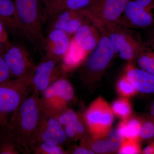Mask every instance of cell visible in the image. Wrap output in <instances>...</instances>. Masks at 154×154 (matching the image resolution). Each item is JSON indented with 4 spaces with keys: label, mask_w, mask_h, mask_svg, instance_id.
Wrapping results in <instances>:
<instances>
[{
    "label": "cell",
    "mask_w": 154,
    "mask_h": 154,
    "mask_svg": "<svg viewBox=\"0 0 154 154\" xmlns=\"http://www.w3.org/2000/svg\"><path fill=\"white\" fill-rule=\"evenodd\" d=\"M42 113L39 97L32 94L13 112L10 121L3 125L20 148L22 153L30 152L31 139Z\"/></svg>",
    "instance_id": "1"
},
{
    "label": "cell",
    "mask_w": 154,
    "mask_h": 154,
    "mask_svg": "<svg viewBox=\"0 0 154 154\" xmlns=\"http://www.w3.org/2000/svg\"><path fill=\"white\" fill-rule=\"evenodd\" d=\"M63 71L61 63L44 56L36 65L30 79L29 85L32 94L39 97L52 83L62 78Z\"/></svg>",
    "instance_id": "8"
},
{
    "label": "cell",
    "mask_w": 154,
    "mask_h": 154,
    "mask_svg": "<svg viewBox=\"0 0 154 154\" xmlns=\"http://www.w3.org/2000/svg\"><path fill=\"white\" fill-rule=\"evenodd\" d=\"M152 38H153L152 41H153L154 42V33H153V35H152Z\"/></svg>",
    "instance_id": "38"
},
{
    "label": "cell",
    "mask_w": 154,
    "mask_h": 154,
    "mask_svg": "<svg viewBox=\"0 0 154 154\" xmlns=\"http://www.w3.org/2000/svg\"><path fill=\"white\" fill-rule=\"evenodd\" d=\"M14 79L11 72L3 59L2 57L0 55V84Z\"/></svg>",
    "instance_id": "30"
},
{
    "label": "cell",
    "mask_w": 154,
    "mask_h": 154,
    "mask_svg": "<svg viewBox=\"0 0 154 154\" xmlns=\"http://www.w3.org/2000/svg\"><path fill=\"white\" fill-rule=\"evenodd\" d=\"M0 125H1V123H0Z\"/></svg>",
    "instance_id": "40"
},
{
    "label": "cell",
    "mask_w": 154,
    "mask_h": 154,
    "mask_svg": "<svg viewBox=\"0 0 154 154\" xmlns=\"http://www.w3.org/2000/svg\"><path fill=\"white\" fill-rule=\"evenodd\" d=\"M97 0H50L45 7L46 18L65 10L81 11L89 8ZM46 19V20H47Z\"/></svg>",
    "instance_id": "19"
},
{
    "label": "cell",
    "mask_w": 154,
    "mask_h": 154,
    "mask_svg": "<svg viewBox=\"0 0 154 154\" xmlns=\"http://www.w3.org/2000/svg\"><path fill=\"white\" fill-rule=\"evenodd\" d=\"M101 36L98 27L89 21L78 28L72 38L77 45L88 54L96 47Z\"/></svg>",
    "instance_id": "16"
},
{
    "label": "cell",
    "mask_w": 154,
    "mask_h": 154,
    "mask_svg": "<svg viewBox=\"0 0 154 154\" xmlns=\"http://www.w3.org/2000/svg\"><path fill=\"white\" fill-rule=\"evenodd\" d=\"M82 146L98 153H107L116 151L121 146L123 138L120 135L118 128L109 129L99 135L93 136L89 138H83Z\"/></svg>",
    "instance_id": "13"
},
{
    "label": "cell",
    "mask_w": 154,
    "mask_h": 154,
    "mask_svg": "<svg viewBox=\"0 0 154 154\" xmlns=\"http://www.w3.org/2000/svg\"><path fill=\"white\" fill-rule=\"evenodd\" d=\"M74 92L70 83L64 78L52 83L40 95L39 105L42 112L56 117L66 110Z\"/></svg>",
    "instance_id": "4"
},
{
    "label": "cell",
    "mask_w": 154,
    "mask_h": 154,
    "mask_svg": "<svg viewBox=\"0 0 154 154\" xmlns=\"http://www.w3.org/2000/svg\"><path fill=\"white\" fill-rule=\"evenodd\" d=\"M21 149L8 133L4 125H0V154H19Z\"/></svg>",
    "instance_id": "22"
},
{
    "label": "cell",
    "mask_w": 154,
    "mask_h": 154,
    "mask_svg": "<svg viewBox=\"0 0 154 154\" xmlns=\"http://www.w3.org/2000/svg\"><path fill=\"white\" fill-rule=\"evenodd\" d=\"M119 149L120 154H139L141 152L140 146L138 140H136L123 139Z\"/></svg>",
    "instance_id": "27"
},
{
    "label": "cell",
    "mask_w": 154,
    "mask_h": 154,
    "mask_svg": "<svg viewBox=\"0 0 154 154\" xmlns=\"http://www.w3.org/2000/svg\"><path fill=\"white\" fill-rule=\"evenodd\" d=\"M40 1H41L42 4L44 5L45 7L48 5L50 0H40Z\"/></svg>",
    "instance_id": "36"
},
{
    "label": "cell",
    "mask_w": 154,
    "mask_h": 154,
    "mask_svg": "<svg viewBox=\"0 0 154 154\" xmlns=\"http://www.w3.org/2000/svg\"><path fill=\"white\" fill-rule=\"evenodd\" d=\"M117 88L120 94L125 96H132L137 92L126 76L123 77L119 82Z\"/></svg>",
    "instance_id": "28"
},
{
    "label": "cell",
    "mask_w": 154,
    "mask_h": 154,
    "mask_svg": "<svg viewBox=\"0 0 154 154\" xmlns=\"http://www.w3.org/2000/svg\"><path fill=\"white\" fill-rule=\"evenodd\" d=\"M31 94L29 84L21 79L14 78L0 84V125L8 122L7 115L13 113Z\"/></svg>",
    "instance_id": "5"
},
{
    "label": "cell",
    "mask_w": 154,
    "mask_h": 154,
    "mask_svg": "<svg viewBox=\"0 0 154 154\" xmlns=\"http://www.w3.org/2000/svg\"><path fill=\"white\" fill-rule=\"evenodd\" d=\"M126 77L137 92L154 93V75L142 69H131L127 72Z\"/></svg>",
    "instance_id": "17"
},
{
    "label": "cell",
    "mask_w": 154,
    "mask_h": 154,
    "mask_svg": "<svg viewBox=\"0 0 154 154\" xmlns=\"http://www.w3.org/2000/svg\"><path fill=\"white\" fill-rule=\"evenodd\" d=\"M137 58L138 64L142 69L154 75V61L144 42Z\"/></svg>",
    "instance_id": "24"
},
{
    "label": "cell",
    "mask_w": 154,
    "mask_h": 154,
    "mask_svg": "<svg viewBox=\"0 0 154 154\" xmlns=\"http://www.w3.org/2000/svg\"><path fill=\"white\" fill-rule=\"evenodd\" d=\"M154 137V124L152 122L146 121L141 123L140 137L143 139H150Z\"/></svg>",
    "instance_id": "29"
},
{
    "label": "cell",
    "mask_w": 154,
    "mask_h": 154,
    "mask_svg": "<svg viewBox=\"0 0 154 154\" xmlns=\"http://www.w3.org/2000/svg\"><path fill=\"white\" fill-rule=\"evenodd\" d=\"M153 147H154V143H153Z\"/></svg>",
    "instance_id": "39"
},
{
    "label": "cell",
    "mask_w": 154,
    "mask_h": 154,
    "mask_svg": "<svg viewBox=\"0 0 154 154\" xmlns=\"http://www.w3.org/2000/svg\"><path fill=\"white\" fill-rule=\"evenodd\" d=\"M152 115L154 116V102L152 106Z\"/></svg>",
    "instance_id": "37"
},
{
    "label": "cell",
    "mask_w": 154,
    "mask_h": 154,
    "mask_svg": "<svg viewBox=\"0 0 154 154\" xmlns=\"http://www.w3.org/2000/svg\"><path fill=\"white\" fill-rule=\"evenodd\" d=\"M45 36L42 50L46 57L60 62L66 53L71 39L67 33L59 30H53L48 32Z\"/></svg>",
    "instance_id": "14"
},
{
    "label": "cell",
    "mask_w": 154,
    "mask_h": 154,
    "mask_svg": "<svg viewBox=\"0 0 154 154\" xmlns=\"http://www.w3.org/2000/svg\"><path fill=\"white\" fill-rule=\"evenodd\" d=\"M122 16L124 19H119L118 23L126 28H146L154 24V17L135 0L128 2Z\"/></svg>",
    "instance_id": "15"
},
{
    "label": "cell",
    "mask_w": 154,
    "mask_h": 154,
    "mask_svg": "<svg viewBox=\"0 0 154 154\" xmlns=\"http://www.w3.org/2000/svg\"><path fill=\"white\" fill-rule=\"evenodd\" d=\"M63 128L55 116L42 112L36 131L31 139V143L44 142L60 145L66 140Z\"/></svg>",
    "instance_id": "10"
},
{
    "label": "cell",
    "mask_w": 154,
    "mask_h": 154,
    "mask_svg": "<svg viewBox=\"0 0 154 154\" xmlns=\"http://www.w3.org/2000/svg\"><path fill=\"white\" fill-rule=\"evenodd\" d=\"M100 32L101 36L99 43L84 61L85 69L91 73L99 72L105 69L115 54L113 45L105 30Z\"/></svg>",
    "instance_id": "11"
},
{
    "label": "cell",
    "mask_w": 154,
    "mask_h": 154,
    "mask_svg": "<svg viewBox=\"0 0 154 154\" xmlns=\"http://www.w3.org/2000/svg\"><path fill=\"white\" fill-rule=\"evenodd\" d=\"M6 42H4L0 40V55H2L3 51H4L5 46Z\"/></svg>",
    "instance_id": "35"
},
{
    "label": "cell",
    "mask_w": 154,
    "mask_h": 154,
    "mask_svg": "<svg viewBox=\"0 0 154 154\" xmlns=\"http://www.w3.org/2000/svg\"><path fill=\"white\" fill-rule=\"evenodd\" d=\"M1 55L14 78L24 80L29 85L36 64L26 48L7 41Z\"/></svg>",
    "instance_id": "6"
},
{
    "label": "cell",
    "mask_w": 154,
    "mask_h": 154,
    "mask_svg": "<svg viewBox=\"0 0 154 154\" xmlns=\"http://www.w3.org/2000/svg\"><path fill=\"white\" fill-rule=\"evenodd\" d=\"M135 1L154 17V0H135Z\"/></svg>",
    "instance_id": "31"
},
{
    "label": "cell",
    "mask_w": 154,
    "mask_h": 154,
    "mask_svg": "<svg viewBox=\"0 0 154 154\" xmlns=\"http://www.w3.org/2000/svg\"><path fill=\"white\" fill-rule=\"evenodd\" d=\"M5 26L0 21V40L4 42L8 41V36Z\"/></svg>",
    "instance_id": "33"
},
{
    "label": "cell",
    "mask_w": 154,
    "mask_h": 154,
    "mask_svg": "<svg viewBox=\"0 0 154 154\" xmlns=\"http://www.w3.org/2000/svg\"><path fill=\"white\" fill-rule=\"evenodd\" d=\"M46 21L48 22V32L59 30L71 36L74 35L81 25L91 21L82 10H65L48 17Z\"/></svg>",
    "instance_id": "12"
},
{
    "label": "cell",
    "mask_w": 154,
    "mask_h": 154,
    "mask_svg": "<svg viewBox=\"0 0 154 154\" xmlns=\"http://www.w3.org/2000/svg\"><path fill=\"white\" fill-rule=\"evenodd\" d=\"M143 153L145 154H154V149L153 143L147 146L143 150Z\"/></svg>",
    "instance_id": "34"
},
{
    "label": "cell",
    "mask_w": 154,
    "mask_h": 154,
    "mask_svg": "<svg viewBox=\"0 0 154 154\" xmlns=\"http://www.w3.org/2000/svg\"><path fill=\"white\" fill-rule=\"evenodd\" d=\"M112 110L116 115L125 119L130 114V105L127 99H118L113 103Z\"/></svg>",
    "instance_id": "26"
},
{
    "label": "cell",
    "mask_w": 154,
    "mask_h": 154,
    "mask_svg": "<svg viewBox=\"0 0 154 154\" xmlns=\"http://www.w3.org/2000/svg\"><path fill=\"white\" fill-rule=\"evenodd\" d=\"M0 21L5 28L21 35L20 23L14 0H0Z\"/></svg>",
    "instance_id": "18"
},
{
    "label": "cell",
    "mask_w": 154,
    "mask_h": 154,
    "mask_svg": "<svg viewBox=\"0 0 154 154\" xmlns=\"http://www.w3.org/2000/svg\"><path fill=\"white\" fill-rule=\"evenodd\" d=\"M88 54L77 45L72 38L69 49L61 62L63 72L82 63Z\"/></svg>",
    "instance_id": "20"
},
{
    "label": "cell",
    "mask_w": 154,
    "mask_h": 154,
    "mask_svg": "<svg viewBox=\"0 0 154 154\" xmlns=\"http://www.w3.org/2000/svg\"><path fill=\"white\" fill-rule=\"evenodd\" d=\"M30 151L35 154H63L65 153L60 145L52 144L44 142L30 144Z\"/></svg>",
    "instance_id": "23"
},
{
    "label": "cell",
    "mask_w": 154,
    "mask_h": 154,
    "mask_svg": "<svg viewBox=\"0 0 154 154\" xmlns=\"http://www.w3.org/2000/svg\"><path fill=\"white\" fill-rule=\"evenodd\" d=\"M111 107L102 98H98L90 105L85 115V120L92 136L99 135L110 129L113 122Z\"/></svg>",
    "instance_id": "9"
},
{
    "label": "cell",
    "mask_w": 154,
    "mask_h": 154,
    "mask_svg": "<svg viewBox=\"0 0 154 154\" xmlns=\"http://www.w3.org/2000/svg\"><path fill=\"white\" fill-rule=\"evenodd\" d=\"M20 25L21 36L34 48L42 50V28L46 22L45 7L40 0H14Z\"/></svg>",
    "instance_id": "2"
},
{
    "label": "cell",
    "mask_w": 154,
    "mask_h": 154,
    "mask_svg": "<svg viewBox=\"0 0 154 154\" xmlns=\"http://www.w3.org/2000/svg\"><path fill=\"white\" fill-rule=\"evenodd\" d=\"M141 126L140 122L137 119L124 121L119 125L118 129L120 135L126 139L138 140Z\"/></svg>",
    "instance_id": "21"
},
{
    "label": "cell",
    "mask_w": 154,
    "mask_h": 154,
    "mask_svg": "<svg viewBox=\"0 0 154 154\" xmlns=\"http://www.w3.org/2000/svg\"><path fill=\"white\" fill-rule=\"evenodd\" d=\"M105 28V33L110 39L115 54H117L124 60L137 58L143 42L137 32L118 23Z\"/></svg>",
    "instance_id": "3"
},
{
    "label": "cell",
    "mask_w": 154,
    "mask_h": 154,
    "mask_svg": "<svg viewBox=\"0 0 154 154\" xmlns=\"http://www.w3.org/2000/svg\"><path fill=\"white\" fill-rule=\"evenodd\" d=\"M63 128L67 137L74 140L82 137L85 132V127L79 117L70 122Z\"/></svg>",
    "instance_id": "25"
},
{
    "label": "cell",
    "mask_w": 154,
    "mask_h": 154,
    "mask_svg": "<svg viewBox=\"0 0 154 154\" xmlns=\"http://www.w3.org/2000/svg\"><path fill=\"white\" fill-rule=\"evenodd\" d=\"M130 0H97L88 8L82 10L98 28L118 23Z\"/></svg>",
    "instance_id": "7"
},
{
    "label": "cell",
    "mask_w": 154,
    "mask_h": 154,
    "mask_svg": "<svg viewBox=\"0 0 154 154\" xmlns=\"http://www.w3.org/2000/svg\"><path fill=\"white\" fill-rule=\"evenodd\" d=\"M94 152L87 148L81 146L78 147L74 149L73 154H94Z\"/></svg>",
    "instance_id": "32"
}]
</instances>
